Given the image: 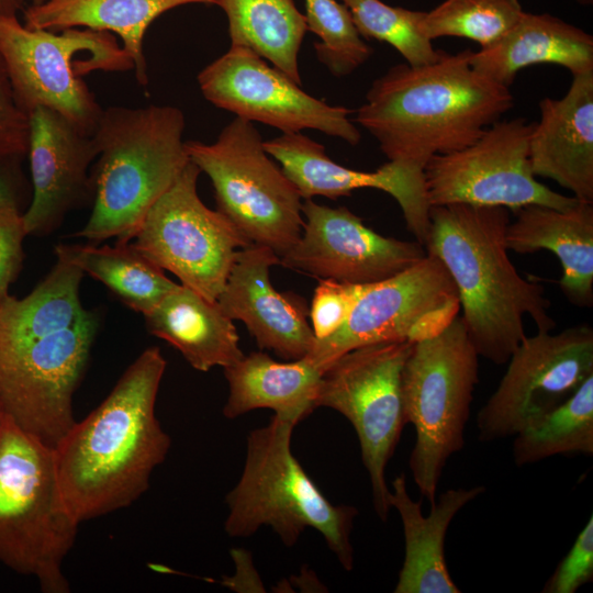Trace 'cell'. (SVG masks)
I'll list each match as a JSON object with an SVG mask.
<instances>
[{
  "label": "cell",
  "mask_w": 593,
  "mask_h": 593,
  "mask_svg": "<svg viewBox=\"0 0 593 593\" xmlns=\"http://www.w3.org/2000/svg\"><path fill=\"white\" fill-rule=\"evenodd\" d=\"M165 369L160 349H145L53 448L63 499L79 524L128 506L165 460L171 440L155 414Z\"/></svg>",
  "instance_id": "6da1fadb"
},
{
  "label": "cell",
  "mask_w": 593,
  "mask_h": 593,
  "mask_svg": "<svg viewBox=\"0 0 593 593\" xmlns=\"http://www.w3.org/2000/svg\"><path fill=\"white\" fill-rule=\"evenodd\" d=\"M471 52L441 51L423 66L399 64L372 82L354 122L388 160L424 170L432 157L475 142L513 108L510 88L475 70Z\"/></svg>",
  "instance_id": "7a4b0ae2"
},
{
  "label": "cell",
  "mask_w": 593,
  "mask_h": 593,
  "mask_svg": "<svg viewBox=\"0 0 593 593\" xmlns=\"http://www.w3.org/2000/svg\"><path fill=\"white\" fill-rule=\"evenodd\" d=\"M426 253L446 268L456 287L461 318L479 356L507 362L526 337L524 316L538 332L556 327L542 286L521 277L505 243L508 210L502 206H430Z\"/></svg>",
  "instance_id": "3957f363"
},
{
  "label": "cell",
  "mask_w": 593,
  "mask_h": 593,
  "mask_svg": "<svg viewBox=\"0 0 593 593\" xmlns=\"http://www.w3.org/2000/svg\"><path fill=\"white\" fill-rule=\"evenodd\" d=\"M183 112L172 105L102 110L92 134V212L75 235L131 242L146 213L190 161Z\"/></svg>",
  "instance_id": "277c9868"
},
{
  "label": "cell",
  "mask_w": 593,
  "mask_h": 593,
  "mask_svg": "<svg viewBox=\"0 0 593 593\" xmlns=\"http://www.w3.org/2000/svg\"><path fill=\"white\" fill-rule=\"evenodd\" d=\"M295 426L273 415L266 426L249 433L243 472L225 500V533L248 538L268 526L286 547H292L306 528H313L340 566L351 571V532L359 511L332 504L309 477L291 449Z\"/></svg>",
  "instance_id": "5b68a950"
},
{
  "label": "cell",
  "mask_w": 593,
  "mask_h": 593,
  "mask_svg": "<svg viewBox=\"0 0 593 593\" xmlns=\"http://www.w3.org/2000/svg\"><path fill=\"white\" fill-rule=\"evenodd\" d=\"M79 523L61 495L54 450L7 414L0 425V562L33 575L46 593H67L63 562Z\"/></svg>",
  "instance_id": "8992f818"
},
{
  "label": "cell",
  "mask_w": 593,
  "mask_h": 593,
  "mask_svg": "<svg viewBox=\"0 0 593 593\" xmlns=\"http://www.w3.org/2000/svg\"><path fill=\"white\" fill-rule=\"evenodd\" d=\"M479 355L461 316L437 335L414 344L402 371L406 422L416 440L409 468L419 494L430 505L448 459L465 446Z\"/></svg>",
  "instance_id": "52a82bcc"
},
{
  "label": "cell",
  "mask_w": 593,
  "mask_h": 593,
  "mask_svg": "<svg viewBox=\"0 0 593 593\" xmlns=\"http://www.w3.org/2000/svg\"><path fill=\"white\" fill-rule=\"evenodd\" d=\"M0 55L19 105L56 111L92 135L103 108L83 77L93 71L134 70L116 36L83 27L31 30L18 15L0 18Z\"/></svg>",
  "instance_id": "ba28073f"
},
{
  "label": "cell",
  "mask_w": 593,
  "mask_h": 593,
  "mask_svg": "<svg viewBox=\"0 0 593 593\" xmlns=\"http://www.w3.org/2000/svg\"><path fill=\"white\" fill-rule=\"evenodd\" d=\"M184 146L211 179L216 210L250 244L281 258L301 235L302 197L270 158L253 123L236 116L215 142L187 141Z\"/></svg>",
  "instance_id": "9c48e42d"
},
{
  "label": "cell",
  "mask_w": 593,
  "mask_h": 593,
  "mask_svg": "<svg viewBox=\"0 0 593 593\" xmlns=\"http://www.w3.org/2000/svg\"><path fill=\"white\" fill-rule=\"evenodd\" d=\"M97 327L88 311L55 331L0 329V403L20 428L51 448L75 423L72 395Z\"/></svg>",
  "instance_id": "30bf717a"
},
{
  "label": "cell",
  "mask_w": 593,
  "mask_h": 593,
  "mask_svg": "<svg viewBox=\"0 0 593 593\" xmlns=\"http://www.w3.org/2000/svg\"><path fill=\"white\" fill-rule=\"evenodd\" d=\"M414 344L384 342L342 355L324 370L316 398L317 407L335 410L353 425L382 522L391 510L385 469L407 424L402 371Z\"/></svg>",
  "instance_id": "8fae6325"
},
{
  "label": "cell",
  "mask_w": 593,
  "mask_h": 593,
  "mask_svg": "<svg viewBox=\"0 0 593 593\" xmlns=\"http://www.w3.org/2000/svg\"><path fill=\"white\" fill-rule=\"evenodd\" d=\"M201 170L191 160L146 213L132 245L163 270L215 302L239 249L248 246L233 224L200 199Z\"/></svg>",
  "instance_id": "7c38bea8"
},
{
  "label": "cell",
  "mask_w": 593,
  "mask_h": 593,
  "mask_svg": "<svg viewBox=\"0 0 593 593\" xmlns=\"http://www.w3.org/2000/svg\"><path fill=\"white\" fill-rule=\"evenodd\" d=\"M534 123L499 120L472 144L432 157L424 167L430 206H502L513 212L530 204L567 210L579 200L539 182L529 160Z\"/></svg>",
  "instance_id": "4fadbf2b"
},
{
  "label": "cell",
  "mask_w": 593,
  "mask_h": 593,
  "mask_svg": "<svg viewBox=\"0 0 593 593\" xmlns=\"http://www.w3.org/2000/svg\"><path fill=\"white\" fill-rule=\"evenodd\" d=\"M460 303L446 268L435 256L385 280L370 283L348 318L331 336L315 339L307 357L324 370L358 347L433 337L457 316Z\"/></svg>",
  "instance_id": "5bb4252c"
},
{
  "label": "cell",
  "mask_w": 593,
  "mask_h": 593,
  "mask_svg": "<svg viewBox=\"0 0 593 593\" xmlns=\"http://www.w3.org/2000/svg\"><path fill=\"white\" fill-rule=\"evenodd\" d=\"M477 416L480 441L515 436L569 399L593 374V329L575 325L526 336Z\"/></svg>",
  "instance_id": "9a60e30c"
},
{
  "label": "cell",
  "mask_w": 593,
  "mask_h": 593,
  "mask_svg": "<svg viewBox=\"0 0 593 593\" xmlns=\"http://www.w3.org/2000/svg\"><path fill=\"white\" fill-rule=\"evenodd\" d=\"M203 97L216 108L283 134L316 130L355 146L359 128L349 109L331 105L303 91L284 72L243 46H231L198 74Z\"/></svg>",
  "instance_id": "2e32d148"
},
{
  "label": "cell",
  "mask_w": 593,
  "mask_h": 593,
  "mask_svg": "<svg viewBox=\"0 0 593 593\" xmlns=\"http://www.w3.org/2000/svg\"><path fill=\"white\" fill-rule=\"evenodd\" d=\"M305 217L300 237L280 258V265L315 276L351 283H376L422 260L425 246L385 237L345 206L332 208L312 199L302 202Z\"/></svg>",
  "instance_id": "e0dca14e"
},
{
  "label": "cell",
  "mask_w": 593,
  "mask_h": 593,
  "mask_svg": "<svg viewBox=\"0 0 593 593\" xmlns=\"http://www.w3.org/2000/svg\"><path fill=\"white\" fill-rule=\"evenodd\" d=\"M266 152L279 163L302 199L347 197L357 189L389 193L400 205L407 230L425 246L430 226L424 170L389 160L374 171L344 167L328 157L324 145L300 133L264 141Z\"/></svg>",
  "instance_id": "ac0fdd59"
},
{
  "label": "cell",
  "mask_w": 593,
  "mask_h": 593,
  "mask_svg": "<svg viewBox=\"0 0 593 593\" xmlns=\"http://www.w3.org/2000/svg\"><path fill=\"white\" fill-rule=\"evenodd\" d=\"M29 119L32 198L22 220L27 235H42L58 227L70 210L93 199L91 167L98 150L92 135L56 111L40 107Z\"/></svg>",
  "instance_id": "d6986e66"
},
{
  "label": "cell",
  "mask_w": 593,
  "mask_h": 593,
  "mask_svg": "<svg viewBox=\"0 0 593 593\" xmlns=\"http://www.w3.org/2000/svg\"><path fill=\"white\" fill-rule=\"evenodd\" d=\"M277 265L280 257L266 246L239 249L216 302L231 320L246 325L261 350L296 360L311 353L316 338L304 300L272 286L269 272Z\"/></svg>",
  "instance_id": "ffe728a7"
},
{
  "label": "cell",
  "mask_w": 593,
  "mask_h": 593,
  "mask_svg": "<svg viewBox=\"0 0 593 593\" xmlns=\"http://www.w3.org/2000/svg\"><path fill=\"white\" fill-rule=\"evenodd\" d=\"M539 111L529 136L534 175L593 203V71L572 76L567 93L544 98Z\"/></svg>",
  "instance_id": "44dd1931"
},
{
  "label": "cell",
  "mask_w": 593,
  "mask_h": 593,
  "mask_svg": "<svg viewBox=\"0 0 593 593\" xmlns=\"http://www.w3.org/2000/svg\"><path fill=\"white\" fill-rule=\"evenodd\" d=\"M505 233L508 250L557 256L562 268L560 289L579 307L593 305V203L578 201L567 210L530 204L516 211Z\"/></svg>",
  "instance_id": "7402d4cb"
},
{
  "label": "cell",
  "mask_w": 593,
  "mask_h": 593,
  "mask_svg": "<svg viewBox=\"0 0 593 593\" xmlns=\"http://www.w3.org/2000/svg\"><path fill=\"white\" fill-rule=\"evenodd\" d=\"M484 491L483 485L449 489L425 516L421 501L412 500L407 492L406 475L401 473L392 481L389 502L401 517L405 547L395 593H460L447 567L445 538L457 513Z\"/></svg>",
  "instance_id": "603a6c76"
},
{
  "label": "cell",
  "mask_w": 593,
  "mask_h": 593,
  "mask_svg": "<svg viewBox=\"0 0 593 593\" xmlns=\"http://www.w3.org/2000/svg\"><path fill=\"white\" fill-rule=\"evenodd\" d=\"M545 63L572 76L593 71L592 35L551 14L523 11L503 37L470 55L475 70L507 88L519 70Z\"/></svg>",
  "instance_id": "cb8c5ba5"
},
{
  "label": "cell",
  "mask_w": 593,
  "mask_h": 593,
  "mask_svg": "<svg viewBox=\"0 0 593 593\" xmlns=\"http://www.w3.org/2000/svg\"><path fill=\"white\" fill-rule=\"evenodd\" d=\"M323 371L307 357L277 361L253 351L224 368L230 392L223 415L233 419L257 409H270L277 417L295 424L316 406Z\"/></svg>",
  "instance_id": "d4e9b609"
},
{
  "label": "cell",
  "mask_w": 593,
  "mask_h": 593,
  "mask_svg": "<svg viewBox=\"0 0 593 593\" xmlns=\"http://www.w3.org/2000/svg\"><path fill=\"white\" fill-rule=\"evenodd\" d=\"M197 3L214 5V0H46L24 9L23 24L31 30L83 27L111 33L131 56L137 82L147 86L144 36L149 25L171 9Z\"/></svg>",
  "instance_id": "484cf974"
},
{
  "label": "cell",
  "mask_w": 593,
  "mask_h": 593,
  "mask_svg": "<svg viewBox=\"0 0 593 593\" xmlns=\"http://www.w3.org/2000/svg\"><path fill=\"white\" fill-rule=\"evenodd\" d=\"M148 331L174 346L199 371L228 367L243 356L236 327L220 307L178 284L144 315Z\"/></svg>",
  "instance_id": "4316f807"
},
{
  "label": "cell",
  "mask_w": 593,
  "mask_h": 593,
  "mask_svg": "<svg viewBox=\"0 0 593 593\" xmlns=\"http://www.w3.org/2000/svg\"><path fill=\"white\" fill-rule=\"evenodd\" d=\"M228 21L231 46L247 47L301 86L299 52L307 32L294 0H214Z\"/></svg>",
  "instance_id": "83f0119b"
},
{
  "label": "cell",
  "mask_w": 593,
  "mask_h": 593,
  "mask_svg": "<svg viewBox=\"0 0 593 593\" xmlns=\"http://www.w3.org/2000/svg\"><path fill=\"white\" fill-rule=\"evenodd\" d=\"M55 254L103 283L126 306L143 315L178 287L131 242H116L115 246L58 244Z\"/></svg>",
  "instance_id": "f1b7e54d"
},
{
  "label": "cell",
  "mask_w": 593,
  "mask_h": 593,
  "mask_svg": "<svg viewBox=\"0 0 593 593\" xmlns=\"http://www.w3.org/2000/svg\"><path fill=\"white\" fill-rule=\"evenodd\" d=\"M593 455V374L562 404L515 435L517 467L556 455Z\"/></svg>",
  "instance_id": "f546056e"
},
{
  "label": "cell",
  "mask_w": 593,
  "mask_h": 593,
  "mask_svg": "<svg viewBox=\"0 0 593 593\" xmlns=\"http://www.w3.org/2000/svg\"><path fill=\"white\" fill-rule=\"evenodd\" d=\"M523 11L519 0H445L424 13L419 27L429 41L456 36L485 48L503 37Z\"/></svg>",
  "instance_id": "4dcf8cb0"
},
{
  "label": "cell",
  "mask_w": 593,
  "mask_h": 593,
  "mask_svg": "<svg viewBox=\"0 0 593 593\" xmlns=\"http://www.w3.org/2000/svg\"><path fill=\"white\" fill-rule=\"evenodd\" d=\"M365 40L384 42L395 48L411 66L434 63L441 51L421 32L425 11L392 7L381 0H339Z\"/></svg>",
  "instance_id": "1f68e13d"
},
{
  "label": "cell",
  "mask_w": 593,
  "mask_h": 593,
  "mask_svg": "<svg viewBox=\"0 0 593 593\" xmlns=\"http://www.w3.org/2000/svg\"><path fill=\"white\" fill-rule=\"evenodd\" d=\"M307 31L314 42L317 59L335 77H344L362 66L372 48L357 31L350 12L338 0H304Z\"/></svg>",
  "instance_id": "d6a6232c"
},
{
  "label": "cell",
  "mask_w": 593,
  "mask_h": 593,
  "mask_svg": "<svg viewBox=\"0 0 593 593\" xmlns=\"http://www.w3.org/2000/svg\"><path fill=\"white\" fill-rule=\"evenodd\" d=\"M369 284L334 279L318 280L309 309L311 327L316 339L326 338L342 327Z\"/></svg>",
  "instance_id": "836d02e7"
},
{
  "label": "cell",
  "mask_w": 593,
  "mask_h": 593,
  "mask_svg": "<svg viewBox=\"0 0 593 593\" xmlns=\"http://www.w3.org/2000/svg\"><path fill=\"white\" fill-rule=\"evenodd\" d=\"M593 580V516L542 588L544 593H574Z\"/></svg>",
  "instance_id": "e575fe53"
},
{
  "label": "cell",
  "mask_w": 593,
  "mask_h": 593,
  "mask_svg": "<svg viewBox=\"0 0 593 593\" xmlns=\"http://www.w3.org/2000/svg\"><path fill=\"white\" fill-rule=\"evenodd\" d=\"M30 119L19 105L0 55V158L24 157L29 148Z\"/></svg>",
  "instance_id": "d590c367"
},
{
  "label": "cell",
  "mask_w": 593,
  "mask_h": 593,
  "mask_svg": "<svg viewBox=\"0 0 593 593\" xmlns=\"http://www.w3.org/2000/svg\"><path fill=\"white\" fill-rule=\"evenodd\" d=\"M26 235L22 213L0 212V304L9 296V287L22 266Z\"/></svg>",
  "instance_id": "8d00e7d4"
},
{
  "label": "cell",
  "mask_w": 593,
  "mask_h": 593,
  "mask_svg": "<svg viewBox=\"0 0 593 593\" xmlns=\"http://www.w3.org/2000/svg\"><path fill=\"white\" fill-rule=\"evenodd\" d=\"M20 160V157L0 158V212H20L22 181L16 170Z\"/></svg>",
  "instance_id": "74e56055"
},
{
  "label": "cell",
  "mask_w": 593,
  "mask_h": 593,
  "mask_svg": "<svg viewBox=\"0 0 593 593\" xmlns=\"http://www.w3.org/2000/svg\"><path fill=\"white\" fill-rule=\"evenodd\" d=\"M24 9L25 0H0V18L18 15V12Z\"/></svg>",
  "instance_id": "f35d334b"
},
{
  "label": "cell",
  "mask_w": 593,
  "mask_h": 593,
  "mask_svg": "<svg viewBox=\"0 0 593 593\" xmlns=\"http://www.w3.org/2000/svg\"><path fill=\"white\" fill-rule=\"evenodd\" d=\"M575 1L582 5H591L593 3V0H575Z\"/></svg>",
  "instance_id": "ab89813d"
},
{
  "label": "cell",
  "mask_w": 593,
  "mask_h": 593,
  "mask_svg": "<svg viewBox=\"0 0 593 593\" xmlns=\"http://www.w3.org/2000/svg\"><path fill=\"white\" fill-rule=\"evenodd\" d=\"M4 416H5V413H4V410H3V407H2V405L0 403V425H1Z\"/></svg>",
  "instance_id": "60d3db41"
},
{
  "label": "cell",
  "mask_w": 593,
  "mask_h": 593,
  "mask_svg": "<svg viewBox=\"0 0 593 593\" xmlns=\"http://www.w3.org/2000/svg\"><path fill=\"white\" fill-rule=\"evenodd\" d=\"M44 1H46V0H32V3H31V4H41V3H43Z\"/></svg>",
  "instance_id": "b9f144b4"
}]
</instances>
